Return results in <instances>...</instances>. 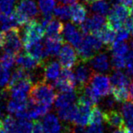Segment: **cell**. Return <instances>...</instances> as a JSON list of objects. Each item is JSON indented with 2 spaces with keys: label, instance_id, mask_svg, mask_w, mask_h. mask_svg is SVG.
I'll list each match as a JSON object with an SVG mask.
<instances>
[{
  "label": "cell",
  "instance_id": "obj_2",
  "mask_svg": "<svg viewBox=\"0 0 133 133\" xmlns=\"http://www.w3.org/2000/svg\"><path fill=\"white\" fill-rule=\"evenodd\" d=\"M103 47V43L93 34H86L81 45L76 48L77 56L81 62L87 63L92 59V57Z\"/></svg>",
  "mask_w": 133,
  "mask_h": 133
},
{
  "label": "cell",
  "instance_id": "obj_43",
  "mask_svg": "<svg viewBox=\"0 0 133 133\" xmlns=\"http://www.w3.org/2000/svg\"><path fill=\"white\" fill-rule=\"evenodd\" d=\"M125 67L127 73L133 76V51H129L125 56Z\"/></svg>",
  "mask_w": 133,
  "mask_h": 133
},
{
  "label": "cell",
  "instance_id": "obj_50",
  "mask_svg": "<svg viewBox=\"0 0 133 133\" xmlns=\"http://www.w3.org/2000/svg\"><path fill=\"white\" fill-rule=\"evenodd\" d=\"M113 133H129V131H128V128L125 125L121 128H118L117 130H115Z\"/></svg>",
  "mask_w": 133,
  "mask_h": 133
},
{
  "label": "cell",
  "instance_id": "obj_4",
  "mask_svg": "<svg viewBox=\"0 0 133 133\" xmlns=\"http://www.w3.org/2000/svg\"><path fill=\"white\" fill-rule=\"evenodd\" d=\"M22 45H23V43L21 39V31L17 27L4 31V40L2 48L5 52L17 55L21 53Z\"/></svg>",
  "mask_w": 133,
  "mask_h": 133
},
{
  "label": "cell",
  "instance_id": "obj_57",
  "mask_svg": "<svg viewBox=\"0 0 133 133\" xmlns=\"http://www.w3.org/2000/svg\"><path fill=\"white\" fill-rule=\"evenodd\" d=\"M3 127V121L0 119V130H1V128Z\"/></svg>",
  "mask_w": 133,
  "mask_h": 133
},
{
  "label": "cell",
  "instance_id": "obj_49",
  "mask_svg": "<svg viewBox=\"0 0 133 133\" xmlns=\"http://www.w3.org/2000/svg\"><path fill=\"white\" fill-rule=\"evenodd\" d=\"M59 3L61 4H70V5H72L74 4H76V3H77V1L78 0H59Z\"/></svg>",
  "mask_w": 133,
  "mask_h": 133
},
{
  "label": "cell",
  "instance_id": "obj_47",
  "mask_svg": "<svg viewBox=\"0 0 133 133\" xmlns=\"http://www.w3.org/2000/svg\"><path fill=\"white\" fill-rule=\"evenodd\" d=\"M115 100L114 99V98H107L104 99V101L103 103V107L106 109H111L114 105H115Z\"/></svg>",
  "mask_w": 133,
  "mask_h": 133
},
{
  "label": "cell",
  "instance_id": "obj_26",
  "mask_svg": "<svg viewBox=\"0 0 133 133\" xmlns=\"http://www.w3.org/2000/svg\"><path fill=\"white\" fill-rule=\"evenodd\" d=\"M109 79L113 87H127L130 84L129 76L119 70L114 72Z\"/></svg>",
  "mask_w": 133,
  "mask_h": 133
},
{
  "label": "cell",
  "instance_id": "obj_38",
  "mask_svg": "<svg viewBox=\"0 0 133 133\" xmlns=\"http://www.w3.org/2000/svg\"><path fill=\"white\" fill-rule=\"evenodd\" d=\"M54 14L61 20H68L70 17V9L65 4H60L54 8Z\"/></svg>",
  "mask_w": 133,
  "mask_h": 133
},
{
  "label": "cell",
  "instance_id": "obj_41",
  "mask_svg": "<svg viewBox=\"0 0 133 133\" xmlns=\"http://www.w3.org/2000/svg\"><path fill=\"white\" fill-rule=\"evenodd\" d=\"M126 56V55H125ZM125 56L112 54L111 64L114 68L116 70H121L125 67Z\"/></svg>",
  "mask_w": 133,
  "mask_h": 133
},
{
  "label": "cell",
  "instance_id": "obj_33",
  "mask_svg": "<svg viewBox=\"0 0 133 133\" xmlns=\"http://www.w3.org/2000/svg\"><path fill=\"white\" fill-rule=\"evenodd\" d=\"M91 9L95 14L104 16L109 14L110 8L109 3H107L104 0H98V1L92 3V4L91 5Z\"/></svg>",
  "mask_w": 133,
  "mask_h": 133
},
{
  "label": "cell",
  "instance_id": "obj_45",
  "mask_svg": "<svg viewBox=\"0 0 133 133\" xmlns=\"http://www.w3.org/2000/svg\"><path fill=\"white\" fill-rule=\"evenodd\" d=\"M85 133H104V130L102 125H91V126L86 130Z\"/></svg>",
  "mask_w": 133,
  "mask_h": 133
},
{
  "label": "cell",
  "instance_id": "obj_35",
  "mask_svg": "<svg viewBox=\"0 0 133 133\" xmlns=\"http://www.w3.org/2000/svg\"><path fill=\"white\" fill-rule=\"evenodd\" d=\"M3 127L5 133H17V121L11 115H6L3 121Z\"/></svg>",
  "mask_w": 133,
  "mask_h": 133
},
{
  "label": "cell",
  "instance_id": "obj_19",
  "mask_svg": "<svg viewBox=\"0 0 133 133\" xmlns=\"http://www.w3.org/2000/svg\"><path fill=\"white\" fill-rule=\"evenodd\" d=\"M90 112V106L77 103L76 114H75L73 121L71 123H73V125L85 127L89 122Z\"/></svg>",
  "mask_w": 133,
  "mask_h": 133
},
{
  "label": "cell",
  "instance_id": "obj_11",
  "mask_svg": "<svg viewBox=\"0 0 133 133\" xmlns=\"http://www.w3.org/2000/svg\"><path fill=\"white\" fill-rule=\"evenodd\" d=\"M15 12L27 19L28 21H31L37 16L38 7L34 0H20L16 5Z\"/></svg>",
  "mask_w": 133,
  "mask_h": 133
},
{
  "label": "cell",
  "instance_id": "obj_3",
  "mask_svg": "<svg viewBox=\"0 0 133 133\" xmlns=\"http://www.w3.org/2000/svg\"><path fill=\"white\" fill-rule=\"evenodd\" d=\"M45 35V28L36 20H31L24 25L21 39L23 45L39 42Z\"/></svg>",
  "mask_w": 133,
  "mask_h": 133
},
{
  "label": "cell",
  "instance_id": "obj_17",
  "mask_svg": "<svg viewBox=\"0 0 133 133\" xmlns=\"http://www.w3.org/2000/svg\"><path fill=\"white\" fill-rule=\"evenodd\" d=\"M92 71L90 69V67L86 63L81 62L78 66L76 68L75 70V77H76V82L78 83L77 87H84L88 85L91 76L92 75Z\"/></svg>",
  "mask_w": 133,
  "mask_h": 133
},
{
  "label": "cell",
  "instance_id": "obj_27",
  "mask_svg": "<svg viewBox=\"0 0 133 133\" xmlns=\"http://www.w3.org/2000/svg\"><path fill=\"white\" fill-rule=\"evenodd\" d=\"M64 24L59 20L53 19L46 26H45V33L48 37H59L63 32Z\"/></svg>",
  "mask_w": 133,
  "mask_h": 133
},
{
  "label": "cell",
  "instance_id": "obj_20",
  "mask_svg": "<svg viewBox=\"0 0 133 133\" xmlns=\"http://www.w3.org/2000/svg\"><path fill=\"white\" fill-rule=\"evenodd\" d=\"M64 43V40L60 36L59 37H48L45 41V50L48 57H56L59 55L61 48Z\"/></svg>",
  "mask_w": 133,
  "mask_h": 133
},
{
  "label": "cell",
  "instance_id": "obj_8",
  "mask_svg": "<svg viewBox=\"0 0 133 133\" xmlns=\"http://www.w3.org/2000/svg\"><path fill=\"white\" fill-rule=\"evenodd\" d=\"M106 23V19L103 15L94 14L87 18L80 25V30L83 34H95Z\"/></svg>",
  "mask_w": 133,
  "mask_h": 133
},
{
  "label": "cell",
  "instance_id": "obj_44",
  "mask_svg": "<svg viewBox=\"0 0 133 133\" xmlns=\"http://www.w3.org/2000/svg\"><path fill=\"white\" fill-rule=\"evenodd\" d=\"M130 31H127L124 27H121L119 29L118 31H116V37H115V41H119V42H125L129 38Z\"/></svg>",
  "mask_w": 133,
  "mask_h": 133
},
{
  "label": "cell",
  "instance_id": "obj_56",
  "mask_svg": "<svg viewBox=\"0 0 133 133\" xmlns=\"http://www.w3.org/2000/svg\"><path fill=\"white\" fill-rule=\"evenodd\" d=\"M128 131H129V133H133V125L131 126V127L128 128Z\"/></svg>",
  "mask_w": 133,
  "mask_h": 133
},
{
  "label": "cell",
  "instance_id": "obj_21",
  "mask_svg": "<svg viewBox=\"0 0 133 133\" xmlns=\"http://www.w3.org/2000/svg\"><path fill=\"white\" fill-rule=\"evenodd\" d=\"M43 126L45 133H61L62 125L59 119L54 114H47L43 118Z\"/></svg>",
  "mask_w": 133,
  "mask_h": 133
},
{
  "label": "cell",
  "instance_id": "obj_61",
  "mask_svg": "<svg viewBox=\"0 0 133 133\" xmlns=\"http://www.w3.org/2000/svg\"><path fill=\"white\" fill-rule=\"evenodd\" d=\"M131 32H132V36H133V30H132V31H131Z\"/></svg>",
  "mask_w": 133,
  "mask_h": 133
},
{
  "label": "cell",
  "instance_id": "obj_53",
  "mask_svg": "<svg viewBox=\"0 0 133 133\" xmlns=\"http://www.w3.org/2000/svg\"><path fill=\"white\" fill-rule=\"evenodd\" d=\"M5 16H6V15H4L1 12V10H0V23H1V22L3 21V20L4 19Z\"/></svg>",
  "mask_w": 133,
  "mask_h": 133
},
{
  "label": "cell",
  "instance_id": "obj_7",
  "mask_svg": "<svg viewBox=\"0 0 133 133\" xmlns=\"http://www.w3.org/2000/svg\"><path fill=\"white\" fill-rule=\"evenodd\" d=\"M53 86L60 92H72L76 87V80L74 72L70 69L63 68L59 77L54 82Z\"/></svg>",
  "mask_w": 133,
  "mask_h": 133
},
{
  "label": "cell",
  "instance_id": "obj_30",
  "mask_svg": "<svg viewBox=\"0 0 133 133\" xmlns=\"http://www.w3.org/2000/svg\"><path fill=\"white\" fill-rule=\"evenodd\" d=\"M121 115L124 118L125 125L127 128L133 125V103L125 102L121 107Z\"/></svg>",
  "mask_w": 133,
  "mask_h": 133
},
{
  "label": "cell",
  "instance_id": "obj_32",
  "mask_svg": "<svg viewBox=\"0 0 133 133\" xmlns=\"http://www.w3.org/2000/svg\"><path fill=\"white\" fill-rule=\"evenodd\" d=\"M111 93L115 102L125 103L129 99V91L127 87H112Z\"/></svg>",
  "mask_w": 133,
  "mask_h": 133
},
{
  "label": "cell",
  "instance_id": "obj_28",
  "mask_svg": "<svg viewBox=\"0 0 133 133\" xmlns=\"http://www.w3.org/2000/svg\"><path fill=\"white\" fill-rule=\"evenodd\" d=\"M57 115L58 117H59L61 121H70L72 122L73 118L75 116V114H76V105L71 104L63 107V108L60 109H57Z\"/></svg>",
  "mask_w": 133,
  "mask_h": 133
},
{
  "label": "cell",
  "instance_id": "obj_48",
  "mask_svg": "<svg viewBox=\"0 0 133 133\" xmlns=\"http://www.w3.org/2000/svg\"><path fill=\"white\" fill-rule=\"evenodd\" d=\"M119 4L125 5V7H131L133 5V0H119Z\"/></svg>",
  "mask_w": 133,
  "mask_h": 133
},
{
  "label": "cell",
  "instance_id": "obj_52",
  "mask_svg": "<svg viewBox=\"0 0 133 133\" xmlns=\"http://www.w3.org/2000/svg\"><path fill=\"white\" fill-rule=\"evenodd\" d=\"M4 40V32L3 31H0V48L3 47Z\"/></svg>",
  "mask_w": 133,
  "mask_h": 133
},
{
  "label": "cell",
  "instance_id": "obj_9",
  "mask_svg": "<svg viewBox=\"0 0 133 133\" xmlns=\"http://www.w3.org/2000/svg\"><path fill=\"white\" fill-rule=\"evenodd\" d=\"M78 59L77 53L72 48V46L67 43H64L59 54L60 65L64 69H70L76 65Z\"/></svg>",
  "mask_w": 133,
  "mask_h": 133
},
{
  "label": "cell",
  "instance_id": "obj_13",
  "mask_svg": "<svg viewBox=\"0 0 133 133\" xmlns=\"http://www.w3.org/2000/svg\"><path fill=\"white\" fill-rule=\"evenodd\" d=\"M32 85L33 82L31 79H24L16 82L8 90L9 91V94L12 98L24 100L26 99V96L30 92Z\"/></svg>",
  "mask_w": 133,
  "mask_h": 133
},
{
  "label": "cell",
  "instance_id": "obj_12",
  "mask_svg": "<svg viewBox=\"0 0 133 133\" xmlns=\"http://www.w3.org/2000/svg\"><path fill=\"white\" fill-rule=\"evenodd\" d=\"M64 38L76 48H78L83 40V33L72 23L68 22L64 25Z\"/></svg>",
  "mask_w": 133,
  "mask_h": 133
},
{
  "label": "cell",
  "instance_id": "obj_22",
  "mask_svg": "<svg viewBox=\"0 0 133 133\" xmlns=\"http://www.w3.org/2000/svg\"><path fill=\"white\" fill-rule=\"evenodd\" d=\"M93 35L96 36L103 44L110 46L115 41L116 31L106 22L105 25Z\"/></svg>",
  "mask_w": 133,
  "mask_h": 133
},
{
  "label": "cell",
  "instance_id": "obj_24",
  "mask_svg": "<svg viewBox=\"0 0 133 133\" xmlns=\"http://www.w3.org/2000/svg\"><path fill=\"white\" fill-rule=\"evenodd\" d=\"M70 9V19L73 23L81 25L87 19V10L82 4L76 3L71 5Z\"/></svg>",
  "mask_w": 133,
  "mask_h": 133
},
{
  "label": "cell",
  "instance_id": "obj_31",
  "mask_svg": "<svg viewBox=\"0 0 133 133\" xmlns=\"http://www.w3.org/2000/svg\"><path fill=\"white\" fill-rule=\"evenodd\" d=\"M103 121H104V112L98 106H93L92 111L90 112L88 124L102 125Z\"/></svg>",
  "mask_w": 133,
  "mask_h": 133
},
{
  "label": "cell",
  "instance_id": "obj_16",
  "mask_svg": "<svg viewBox=\"0 0 133 133\" xmlns=\"http://www.w3.org/2000/svg\"><path fill=\"white\" fill-rule=\"evenodd\" d=\"M15 62L22 69L25 70L32 71L37 70L38 68L43 67L42 64L38 62L37 59H35L33 57L27 54H18L15 55Z\"/></svg>",
  "mask_w": 133,
  "mask_h": 133
},
{
  "label": "cell",
  "instance_id": "obj_60",
  "mask_svg": "<svg viewBox=\"0 0 133 133\" xmlns=\"http://www.w3.org/2000/svg\"><path fill=\"white\" fill-rule=\"evenodd\" d=\"M1 112H2V110H1V107H0V115H1Z\"/></svg>",
  "mask_w": 133,
  "mask_h": 133
},
{
  "label": "cell",
  "instance_id": "obj_25",
  "mask_svg": "<svg viewBox=\"0 0 133 133\" xmlns=\"http://www.w3.org/2000/svg\"><path fill=\"white\" fill-rule=\"evenodd\" d=\"M76 98V92L75 91L67 92H60V94L56 96L55 98V107L56 109H60L71 104L75 102Z\"/></svg>",
  "mask_w": 133,
  "mask_h": 133
},
{
  "label": "cell",
  "instance_id": "obj_36",
  "mask_svg": "<svg viewBox=\"0 0 133 133\" xmlns=\"http://www.w3.org/2000/svg\"><path fill=\"white\" fill-rule=\"evenodd\" d=\"M15 62V55L4 52L0 54V65L4 69L9 70L14 66Z\"/></svg>",
  "mask_w": 133,
  "mask_h": 133
},
{
  "label": "cell",
  "instance_id": "obj_46",
  "mask_svg": "<svg viewBox=\"0 0 133 133\" xmlns=\"http://www.w3.org/2000/svg\"><path fill=\"white\" fill-rule=\"evenodd\" d=\"M32 133H45L43 124L39 121H35L32 124Z\"/></svg>",
  "mask_w": 133,
  "mask_h": 133
},
{
  "label": "cell",
  "instance_id": "obj_29",
  "mask_svg": "<svg viewBox=\"0 0 133 133\" xmlns=\"http://www.w3.org/2000/svg\"><path fill=\"white\" fill-rule=\"evenodd\" d=\"M28 102L26 99L20 100V99H11L9 100L6 104V109L9 114H15L16 115L17 113L24 110L27 106Z\"/></svg>",
  "mask_w": 133,
  "mask_h": 133
},
{
  "label": "cell",
  "instance_id": "obj_40",
  "mask_svg": "<svg viewBox=\"0 0 133 133\" xmlns=\"http://www.w3.org/2000/svg\"><path fill=\"white\" fill-rule=\"evenodd\" d=\"M15 0H2L0 2V10L4 15H9L13 13Z\"/></svg>",
  "mask_w": 133,
  "mask_h": 133
},
{
  "label": "cell",
  "instance_id": "obj_51",
  "mask_svg": "<svg viewBox=\"0 0 133 133\" xmlns=\"http://www.w3.org/2000/svg\"><path fill=\"white\" fill-rule=\"evenodd\" d=\"M129 99L131 102H133V81L130 84V88H129Z\"/></svg>",
  "mask_w": 133,
  "mask_h": 133
},
{
  "label": "cell",
  "instance_id": "obj_39",
  "mask_svg": "<svg viewBox=\"0 0 133 133\" xmlns=\"http://www.w3.org/2000/svg\"><path fill=\"white\" fill-rule=\"evenodd\" d=\"M17 133H32V124L27 119H19Z\"/></svg>",
  "mask_w": 133,
  "mask_h": 133
},
{
  "label": "cell",
  "instance_id": "obj_55",
  "mask_svg": "<svg viewBox=\"0 0 133 133\" xmlns=\"http://www.w3.org/2000/svg\"><path fill=\"white\" fill-rule=\"evenodd\" d=\"M130 15H131V19L133 21V5L131 6V11H130Z\"/></svg>",
  "mask_w": 133,
  "mask_h": 133
},
{
  "label": "cell",
  "instance_id": "obj_59",
  "mask_svg": "<svg viewBox=\"0 0 133 133\" xmlns=\"http://www.w3.org/2000/svg\"><path fill=\"white\" fill-rule=\"evenodd\" d=\"M0 133H5L4 130H0Z\"/></svg>",
  "mask_w": 133,
  "mask_h": 133
},
{
  "label": "cell",
  "instance_id": "obj_37",
  "mask_svg": "<svg viewBox=\"0 0 133 133\" xmlns=\"http://www.w3.org/2000/svg\"><path fill=\"white\" fill-rule=\"evenodd\" d=\"M56 5V0H39L38 8L43 15H49L54 11Z\"/></svg>",
  "mask_w": 133,
  "mask_h": 133
},
{
  "label": "cell",
  "instance_id": "obj_5",
  "mask_svg": "<svg viewBox=\"0 0 133 133\" xmlns=\"http://www.w3.org/2000/svg\"><path fill=\"white\" fill-rule=\"evenodd\" d=\"M130 15V10L127 7L123 4H115L110 9L106 22L115 31L123 27V23L127 20Z\"/></svg>",
  "mask_w": 133,
  "mask_h": 133
},
{
  "label": "cell",
  "instance_id": "obj_34",
  "mask_svg": "<svg viewBox=\"0 0 133 133\" xmlns=\"http://www.w3.org/2000/svg\"><path fill=\"white\" fill-rule=\"evenodd\" d=\"M110 49L112 51V54L114 55L125 56L129 52V46L125 42L115 41L110 45Z\"/></svg>",
  "mask_w": 133,
  "mask_h": 133
},
{
  "label": "cell",
  "instance_id": "obj_58",
  "mask_svg": "<svg viewBox=\"0 0 133 133\" xmlns=\"http://www.w3.org/2000/svg\"><path fill=\"white\" fill-rule=\"evenodd\" d=\"M131 47L132 48V49H133V41H131Z\"/></svg>",
  "mask_w": 133,
  "mask_h": 133
},
{
  "label": "cell",
  "instance_id": "obj_23",
  "mask_svg": "<svg viewBox=\"0 0 133 133\" xmlns=\"http://www.w3.org/2000/svg\"><path fill=\"white\" fill-rule=\"evenodd\" d=\"M104 121L110 127L113 128H121L125 126L124 118L121 112L116 110L109 109L107 112H104Z\"/></svg>",
  "mask_w": 133,
  "mask_h": 133
},
{
  "label": "cell",
  "instance_id": "obj_6",
  "mask_svg": "<svg viewBox=\"0 0 133 133\" xmlns=\"http://www.w3.org/2000/svg\"><path fill=\"white\" fill-rule=\"evenodd\" d=\"M89 84L99 98L109 96L111 92V83L110 79L105 75L93 72L91 76Z\"/></svg>",
  "mask_w": 133,
  "mask_h": 133
},
{
  "label": "cell",
  "instance_id": "obj_54",
  "mask_svg": "<svg viewBox=\"0 0 133 133\" xmlns=\"http://www.w3.org/2000/svg\"><path fill=\"white\" fill-rule=\"evenodd\" d=\"M83 1H84V2H86L87 4H92V3L98 1V0H83Z\"/></svg>",
  "mask_w": 133,
  "mask_h": 133
},
{
  "label": "cell",
  "instance_id": "obj_42",
  "mask_svg": "<svg viewBox=\"0 0 133 133\" xmlns=\"http://www.w3.org/2000/svg\"><path fill=\"white\" fill-rule=\"evenodd\" d=\"M10 78V74L9 70L4 69L0 65V87H5Z\"/></svg>",
  "mask_w": 133,
  "mask_h": 133
},
{
  "label": "cell",
  "instance_id": "obj_18",
  "mask_svg": "<svg viewBox=\"0 0 133 133\" xmlns=\"http://www.w3.org/2000/svg\"><path fill=\"white\" fill-rule=\"evenodd\" d=\"M43 77L45 82H54L60 74V64L57 61L45 62L43 65Z\"/></svg>",
  "mask_w": 133,
  "mask_h": 133
},
{
  "label": "cell",
  "instance_id": "obj_15",
  "mask_svg": "<svg viewBox=\"0 0 133 133\" xmlns=\"http://www.w3.org/2000/svg\"><path fill=\"white\" fill-rule=\"evenodd\" d=\"M90 65L98 73H104L110 69V62L108 54L105 53H99L95 54L90 60Z\"/></svg>",
  "mask_w": 133,
  "mask_h": 133
},
{
  "label": "cell",
  "instance_id": "obj_14",
  "mask_svg": "<svg viewBox=\"0 0 133 133\" xmlns=\"http://www.w3.org/2000/svg\"><path fill=\"white\" fill-rule=\"evenodd\" d=\"M24 48L25 50V53L31 55V57H33L35 59H37L42 64V66L43 65L44 63L46 62V60L48 59L44 45L40 41L25 44L24 45Z\"/></svg>",
  "mask_w": 133,
  "mask_h": 133
},
{
  "label": "cell",
  "instance_id": "obj_1",
  "mask_svg": "<svg viewBox=\"0 0 133 133\" xmlns=\"http://www.w3.org/2000/svg\"><path fill=\"white\" fill-rule=\"evenodd\" d=\"M30 100L36 103L51 106L56 98L55 88L45 81H40L32 85L29 92Z\"/></svg>",
  "mask_w": 133,
  "mask_h": 133
},
{
  "label": "cell",
  "instance_id": "obj_10",
  "mask_svg": "<svg viewBox=\"0 0 133 133\" xmlns=\"http://www.w3.org/2000/svg\"><path fill=\"white\" fill-rule=\"evenodd\" d=\"M77 103H82L87 106H95L99 102L100 98L94 92L91 86L86 85L84 87H76V88Z\"/></svg>",
  "mask_w": 133,
  "mask_h": 133
}]
</instances>
